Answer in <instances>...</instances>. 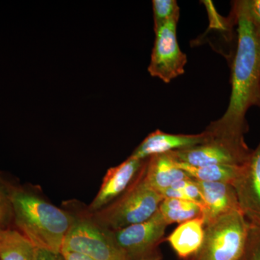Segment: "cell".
Instances as JSON below:
<instances>
[{
  "label": "cell",
  "instance_id": "1",
  "mask_svg": "<svg viewBox=\"0 0 260 260\" xmlns=\"http://www.w3.org/2000/svg\"><path fill=\"white\" fill-rule=\"evenodd\" d=\"M232 20L237 26V44L232 64V93L225 112L205 131L239 145H246V114L260 107V34L251 20L247 0L233 3Z\"/></svg>",
  "mask_w": 260,
  "mask_h": 260
},
{
  "label": "cell",
  "instance_id": "2",
  "mask_svg": "<svg viewBox=\"0 0 260 260\" xmlns=\"http://www.w3.org/2000/svg\"><path fill=\"white\" fill-rule=\"evenodd\" d=\"M14 228L36 248L61 253L73 217L34 189L15 185L12 193Z\"/></svg>",
  "mask_w": 260,
  "mask_h": 260
},
{
  "label": "cell",
  "instance_id": "3",
  "mask_svg": "<svg viewBox=\"0 0 260 260\" xmlns=\"http://www.w3.org/2000/svg\"><path fill=\"white\" fill-rule=\"evenodd\" d=\"M148 159L122 194L102 209L89 212L93 220L104 229L117 231L143 223L158 211L164 198L145 179Z\"/></svg>",
  "mask_w": 260,
  "mask_h": 260
},
{
  "label": "cell",
  "instance_id": "4",
  "mask_svg": "<svg viewBox=\"0 0 260 260\" xmlns=\"http://www.w3.org/2000/svg\"><path fill=\"white\" fill-rule=\"evenodd\" d=\"M64 208L72 213L73 220L61 251L77 253L94 260H125L114 242L112 232L97 223L86 206L70 201Z\"/></svg>",
  "mask_w": 260,
  "mask_h": 260
},
{
  "label": "cell",
  "instance_id": "5",
  "mask_svg": "<svg viewBox=\"0 0 260 260\" xmlns=\"http://www.w3.org/2000/svg\"><path fill=\"white\" fill-rule=\"evenodd\" d=\"M251 225L242 212L227 214L205 225L201 249L188 260H242Z\"/></svg>",
  "mask_w": 260,
  "mask_h": 260
},
{
  "label": "cell",
  "instance_id": "6",
  "mask_svg": "<svg viewBox=\"0 0 260 260\" xmlns=\"http://www.w3.org/2000/svg\"><path fill=\"white\" fill-rule=\"evenodd\" d=\"M167 226L158 210L143 223L111 232L125 260H160L158 246L164 241Z\"/></svg>",
  "mask_w": 260,
  "mask_h": 260
},
{
  "label": "cell",
  "instance_id": "7",
  "mask_svg": "<svg viewBox=\"0 0 260 260\" xmlns=\"http://www.w3.org/2000/svg\"><path fill=\"white\" fill-rule=\"evenodd\" d=\"M204 132L206 139L201 144L168 154L176 161L191 167L241 166L250 155L252 150L247 145H239Z\"/></svg>",
  "mask_w": 260,
  "mask_h": 260
},
{
  "label": "cell",
  "instance_id": "8",
  "mask_svg": "<svg viewBox=\"0 0 260 260\" xmlns=\"http://www.w3.org/2000/svg\"><path fill=\"white\" fill-rule=\"evenodd\" d=\"M180 14L155 29V42L148 67L150 75L164 83L184 74L187 58L177 42V28Z\"/></svg>",
  "mask_w": 260,
  "mask_h": 260
},
{
  "label": "cell",
  "instance_id": "9",
  "mask_svg": "<svg viewBox=\"0 0 260 260\" xmlns=\"http://www.w3.org/2000/svg\"><path fill=\"white\" fill-rule=\"evenodd\" d=\"M232 185L243 215L251 227L260 231V142L241 166Z\"/></svg>",
  "mask_w": 260,
  "mask_h": 260
},
{
  "label": "cell",
  "instance_id": "10",
  "mask_svg": "<svg viewBox=\"0 0 260 260\" xmlns=\"http://www.w3.org/2000/svg\"><path fill=\"white\" fill-rule=\"evenodd\" d=\"M147 159L138 160L129 156L119 165L109 169L103 179L102 186L96 196L91 203L86 206L87 210L94 213L119 198L129 187Z\"/></svg>",
  "mask_w": 260,
  "mask_h": 260
},
{
  "label": "cell",
  "instance_id": "11",
  "mask_svg": "<svg viewBox=\"0 0 260 260\" xmlns=\"http://www.w3.org/2000/svg\"><path fill=\"white\" fill-rule=\"evenodd\" d=\"M206 139L205 132L195 135L169 134L157 129L148 135L130 157L145 160L153 155L170 153L201 144Z\"/></svg>",
  "mask_w": 260,
  "mask_h": 260
},
{
  "label": "cell",
  "instance_id": "12",
  "mask_svg": "<svg viewBox=\"0 0 260 260\" xmlns=\"http://www.w3.org/2000/svg\"><path fill=\"white\" fill-rule=\"evenodd\" d=\"M195 181L204 200L203 218L205 225L227 214L242 212L237 193L232 184Z\"/></svg>",
  "mask_w": 260,
  "mask_h": 260
},
{
  "label": "cell",
  "instance_id": "13",
  "mask_svg": "<svg viewBox=\"0 0 260 260\" xmlns=\"http://www.w3.org/2000/svg\"><path fill=\"white\" fill-rule=\"evenodd\" d=\"M204 237V218L200 216L179 224L167 241L179 258L188 260L201 249Z\"/></svg>",
  "mask_w": 260,
  "mask_h": 260
},
{
  "label": "cell",
  "instance_id": "14",
  "mask_svg": "<svg viewBox=\"0 0 260 260\" xmlns=\"http://www.w3.org/2000/svg\"><path fill=\"white\" fill-rule=\"evenodd\" d=\"M191 178L176 165L169 154L153 155L147 161L145 179L150 187L161 194L178 181Z\"/></svg>",
  "mask_w": 260,
  "mask_h": 260
},
{
  "label": "cell",
  "instance_id": "15",
  "mask_svg": "<svg viewBox=\"0 0 260 260\" xmlns=\"http://www.w3.org/2000/svg\"><path fill=\"white\" fill-rule=\"evenodd\" d=\"M35 246L15 229L0 233V260H34Z\"/></svg>",
  "mask_w": 260,
  "mask_h": 260
},
{
  "label": "cell",
  "instance_id": "16",
  "mask_svg": "<svg viewBox=\"0 0 260 260\" xmlns=\"http://www.w3.org/2000/svg\"><path fill=\"white\" fill-rule=\"evenodd\" d=\"M174 161L179 169L184 171L191 179L195 180L204 182L225 183L229 184H232L242 166L191 167L176 160Z\"/></svg>",
  "mask_w": 260,
  "mask_h": 260
},
{
  "label": "cell",
  "instance_id": "17",
  "mask_svg": "<svg viewBox=\"0 0 260 260\" xmlns=\"http://www.w3.org/2000/svg\"><path fill=\"white\" fill-rule=\"evenodd\" d=\"M15 184L0 176V233L14 228L12 193Z\"/></svg>",
  "mask_w": 260,
  "mask_h": 260
},
{
  "label": "cell",
  "instance_id": "18",
  "mask_svg": "<svg viewBox=\"0 0 260 260\" xmlns=\"http://www.w3.org/2000/svg\"><path fill=\"white\" fill-rule=\"evenodd\" d=\"M154 30L167 23L174 15L180 14L176 0H153Z\"/></svg>",
  "mask_w": 260,
  "mask_h": 260
},
{
  "label": "cell",
  "instance_id": "19",
  "mask_svg": "<svg viewBox=\"0 0 260 260\" xmlns=\"http://www.w3.org/2000/svg\"><path fill=\"white\" fill-rule=\"evenodd\" d=\"M158 210L165 219L168 225L172 223L180 224L198 217L203 216V209L201 208L192 210H176L170 209L160 205Z\"/></svg>",
  "mask_w": 260,
  "mask_h": 260
},
{
  "label": "cell",
  "instance_id": "20",
  "mask_svg": "<svg viewBox=\"0 0 260 260\" xmlns=\"http://www.w3.org/2000/svg\"><path fill=\"white\" fill-rule=\"evenodd\" d=\"M244 260H260V231L251 226Z\"/></svg>",
  "mask_w": 260,
  "mask_h": 260
},
{
  "label": "cell",
  "instance_id": "21",
  "mask_svg": "<svg viewBox=\"0 0 260 260\" xmlns=\"http://www.w3.org/2000/svg\"><path fill=\"white\" fill-rule=\"evenodd\" d=\"M181 191L191 202L201 207L203 212L204 200H203V194H202L199 186L197 184L196 181L194 179L189 178V179H186L185 184Z\"/></svg>",
  "mask_w": 260,
  "mask_h": 260
},
{
  "label": "cell",
  "instance_id": "22",
  "mask_svg": "<svg viewBox=\"0 0 260 260\" xmlns=\"http://www.w3.org/2000/svg\"><path fill=\"white\" fill-rule=\"evenodd\" d=\"M247 7L251 20L260 34V0H247Z\"/></svg>",
  "mask_w": 260,
  "mask_h": 260
},
{
  "label": "cell",
  "instance_id": "23",
  "mask_svg": "<svg viewBox=\"0 0 260 260\" xmlns=\"http://www.w3.org/2000/svg\"><path fill=\"white\" fill-rule=\"evenodd\" d=\"M34 260H63L61 253H54L47 249L35 247Z\"/></svg>",
  "mask_w": 260,
  "mask_h": 260
},
{
  "label": "cell",
  "instance_id": "24",
  "mask_svg": "<svg viewBox=\"0 0 260 260\" xmlns=\"http://www.w3.org/2000/svg\"><path fill=\"white\" fill-rule=\"evenodd\" d=\"M63 260H94L90 259L88 256L77 254V253L68 252V251H61Z\"/></svg>",
  "mask_w": 260,
  "mask_h": 260
},
{
  "label": "cell",
  "instance_id": "25",
  "mask_svg": "<svg viewBox=\"0 0 260 260\" xmlns=\"http://www.w3.org/2000/svg\"><path fill=\"white\" fill-rule=\"evenodd\" d=\"M242 260H244V259H243Z\"/></svg>",
  "mask_w": 260,
  "mask_h": 260
}]
</instances>
